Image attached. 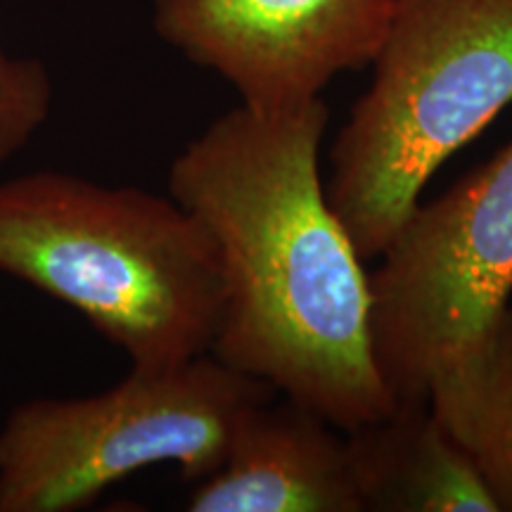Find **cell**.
Segmentation results:
<instances>
[{"label":"cell","mask_w":512,"mask_h":512,"mask_svg":"<svg viewBox=\"0 0 512 512\" xmlns=\"http://www.w3.org/2000/svg\"><path fill=\"white\" fill-rule=\"evenodd\" d=\"M328 124L323 98L238 105L174 157L169 195L219 247L226 302L209 354L351 432L396 396L377 368L370 273L320 176Z\"/></svg>","instance_id":"6da1fadb"},{"label":"cell","mask_w":512,"mask_h":512,"mask_svg":"<svg viewBox=\"0 0 512 512\" xmlns=\"http://www.w3.org/2000/svg\"><path fill=\"white\" fill-rule=\"evenodd\" d=\"M0 273L72 306L131 368L209 354L226 302L219 247L174 197L67 171L0 181Z\"/></svg>","instance_id":"7a4b0ae2"},{"label":"cell","mask_w":512,"mask_h":512,"mask_svg":"<svg viewBox=\"0 0 512 512\" xmlns=\"http://www.w3.org/2000/svg\"><path fill=\"white\" fill-rule=\"evenodd\" d=\"M370 67L325 181L363 261L380 259L439 166L512 105V0H394Z\"/></svg>","instance_id":"3957f363"},{"label":"cell","mask_w":512,"mask_h":512,"mask_svg":"<svg viewBox=\"0 0 512 512\" xmlns=\"http://www.w3.org/2000/svg\"><path fill=\"white\" fill-rule=\"evenodd\" d=\"M280 396L211 354L131 368L100 394L34 399L0 425V512H74L133 472L178 465L202 482L226 458L240 420Z\"/></svg>","instance_id":"277c9868"},{"label":"cell","mask_w":512,"mask_h":512,"mask_svg":"<svg viewBox=\"0 0 512 512\" xmlns=\"http://www.w3.org/2000/svg\"><path fill=\"white\" fill-rule=\"evenodd\" d=\"M370 273L377 368L396 401L427 389L512 297V138L437 200L415 204Z\"/></svg>","instance_id":"5b68a950"},{"label":"cell","mask_w":512,"mask_h":512,"mask_svg":"<svg viewBox=\"0 0 512 512\" xmlns=\"http://www.w3.org/2000/svg\"><path fill=\"white\" fill-rule=\"evenodd\" d=\"M392 12L394 0H152V27L230 83L240 105L273 112L370 67Z\"/></svg>","instance_id":"8992f818"},{"label":"cell","mask_w":512,"mask_h":512,"mask_svg":"<svg viewBox=\"0 0 512 512\" xmlns=\"http://www.w3.org/2000/svg\"><path fill=\"white\" fill-rule=\"evenodd\" d=\"M294 399L240 420L221 467L192 491V512H361L347 439Z\"/></svg>","instance_id":"52a82bcc"},{"label":"cell","mask_w":512,"mask_h":512,"mask_svg":"<svg viewBox=\"0 0 512 512\" xmlns=\"http://www.w3.org/2000/svg\"><path fill=\"white\" fill-rule=\"evenodd\" d=\"M347 434L361 512H498L427 401H396L392 413Z\"/></svg>","instance_id":"ba28073f"},{"label":"cell","mask_w":512,"mask_h":512,"mask_svg":"<svg viewBox=\"0 0 512 512\" xmlns=\"http://www.w3.org/2000/svg\"><path fill=\"white\" fill-rule=\"evenodd\" d=\"M427 403L470 458L498 512H512L510 309L434 377Z\"/></svg>","instance_id":"9c48e42d"},{"label":"cell","mask_w":512,"mask_h":512,"mask_svg":"<svg viewBox=\"0 0 512 512\" xmlns=\"http://www.w3.org/2000/svg\"><path fill=\"white\" fill-rule=\"evenodd\" d=\"M53 110V79L34 57L0 50V166L8 164L41 131Z\"/></svg>","instance_id":"30bf717a"},{"label":"cell","mask_w":512,"mask_h":512,"mask_svg":"<svg viewBox=\"0 0 512 512\" xmlns=\"http://www.w3.org/2000/svg\"><path fill=\"white\" fill-rule=\"evenodd\" d=\"M508 309H510V313H512V297H510V304H508Z\"/></svg>","instance_id":"8fae6325"}]
</instances>
